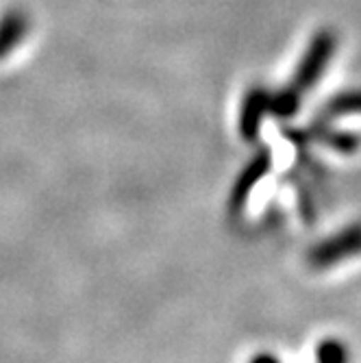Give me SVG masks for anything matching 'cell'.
Here are the masks:
<instances>
[{
	"label": "cell",
	"mask_w": 361,
	"mask_h": 363,
	"mask_svg": "<svg viewBox=\"0 0 361 363\" xmlns=\"http://www.w3.org/2000/svg\"><path fill=\"white\" fill-rule=\"evenodd\" d=\"M357 255H361V224L346 226L344 230L331 235L329 240L316 244L309 250L307 261L316 270H326V268L338 266L340 261L357 257Z\"/></svg>",
	"instance_id": "6da1fadb"
},
{
	"label": "cell",
	"mask_w": 361,
	"mask_h": 363,
	"mask_svg": "<svg viewBox=\"0 0 361 363\" xmlns=\"http://www.w3.org/2000/svg\"><path fill=\"white\" fill-rule=\"evenodd\" d=\"M270 161L268 157H259L252 166L240 177V181L235 183L233 191H231V201H228V209H231V213H240L244 203L248 201V194L252 191V187L259 183V179L264 177V172L268 170Z\"/></svg>",
	"instance_id": "7a4b0ae2"
},
{
	"label": "cell",
	"mask_w": 361,
	"mask_h": 363,
	"mask_svg": "<svg viewBox=\"0 0 361 363\" xmlns=\"http://www.w3.org/2000/svg\"><path fill=\"white\" fill-rule=\"evenodd\" d=\"M316 361L318 363H348L350 354H348V348L340 340H324L316 348Z\"/></svg>",
	"instance_id": "3957f363"
},
{
	"label": "cell",
	"mask_w": 361,
	"mask_h": 363,
	"mask_svg": "<svg viewBox=\"0 0 361 363\" xmlns=\"http://www.w3.org/2000/svg\"><path fill=\"white\" fill-rule=\"evenodd\" d=\"M250 363H281L274 354H268V352H261V354H255L250 359Z\"/></svg>",
	"instance_id": "277c9868"
}]
</instances>
